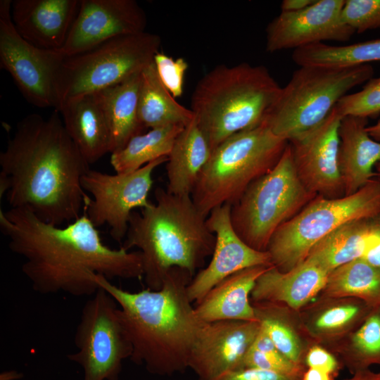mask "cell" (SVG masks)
<instances>
[{
	"instance_id": "obj_31",
	"label": "cell",
	"mask_w": 380,
	"mask_h": 380,
	"mask_svg": "<svg viewBox=\"0 0 380 380\" xmlns=\"http://www.w3.org/2000/svg\"><path fill=\"white\" fill-rule=\"evenodd\" d=\"M184 127L168 125L135 135L122 149L110 153V165L116 173H128L160 158L168 157Z\"/></svg>"
},
{
	"instance_id": "obj_33",
	"label": "cell",
	"mask_w": 380,
	"mask_h": 380,
	"mask_svg": "<svg viewBox=\"0 0 380 380\" xmlns=\"http://www.w3.org/2000/svg\"><path fill=\"white\" fill-rule=\"evenodd\" d=\"M353 374L380 366V308H374L362 323L331 348Z\"/></svg>"
},
{
	"instance_id": "obj_21",
	"label": "cell",
	"mask_w": 380,
	"mask_h": 380,
	"mask_svg": "<svg viewBox=\"0 0 380 380\" xmlns=\"http://www.w3.org/2000/svg\"><path fill=\"white\" fill-rule=\"evenodd\" d=\"M329 274L308 260L287 272H281L273 265L258 279L251 300L281 303L300 311L319 295Z\"/></svg>"
},
{
	"instance_id": "obj_9",
	"label": "cell",
	"mask_w": 380,
	"mask_h": 380,
	"mask_svg": "<svg viewBox=\"0 0 380 380\" xmlns=\"http://www.w3.org/2000/svg\"><path fill=\"white\" fill-rule=\"evenodd\" d=\"M316 196L300 180L288 142L277 165L253 181L232 205V227L247 245L266 251L274 233Z\"/></svg>"
},
{
	"instance_id": "obj_4",
	"label": "cell",
	"mask_w": 380,
	"mask_h": 380,
	"mask_svg": "<svg viewBox=\"0 0 380 380\" xmlns=\"http://www.w3.org/2000/svg\"><path fill=\"white\" fill-rule=\"evenodd\" d=\"M156 203L133 211L122 248L141 253L147 288L160 289L173 267L194 277L212 256L215 236L195 205L191 196H177L158 187Z\"/></svg>"
},
{
	"instance_id": "obj_36",
	"label": "cell",
	"mask_w": 380,
	"mask_h": 380,
	"mask_svg": "<svg viewBox=\"0 0 380 380\" xmlns=\"http://www.w3.org/2000/svg\"><path fill=\"white\" fill-rule=\"evenodd\" d=\"M341 20L355 32L380 27V0H345Z\"/></svg>"
},
{
	"instance_id": "obj_41",
	"label": "cell",
	"mask_w": 380,
	"mask_h": 380,
	"mask_svg": "<svg viewBox=\"0 0 380 380\" xmlns=\"http://www.w3.org/2000/svg\"><path fill=\"white\" fill-rule=\"evenodd\" d=\"M316 0H284L281 4V11L291 12L303 10L315 2Z\"/></svg>"
},
{
	"instance_id": "obj_8",
	"label": "cell",
	"mask_w": 380,
	"mask_h": 380,
	"mask_svg": "<svg viewBox=\"0 0 380 380\" xmlns=\"http://www.w3.org/2000/svg\"><path fill=\"white\" fill-rule=\"evenodd\" d=\"M380 215V179L373 178L353 194L316 196L272 235L267 251L272 265L287 272L303 262L312 247L341 226Z\"/></svg>"
},
{
	"instance_id": "obj_28",
	"label": "cell",
	"mask_w": 380,
	"mask_h": 380,
	"mask_svg": "<svg viewBox=\"0 0 380 380\" xmlns=\"http://www.w3.org/2000/svg\"><path fill=\"white\" fill-rule=\"evenodd\" d=\"M191 109L179 104L160 81L153 61L141 72L139 118L144 129L186 126L194 119Z\"/></svg>"
},
{
	"instance_id": "obj_32",
	"label": "cell",
	"mask_w": 380,
	"mask_h": 380,
	"mask_svg": "<svg viewBox=\"0 0 380 380\" xmlns=\"http://www.w3.org/2000/svg\"><path fill=\"white\" fill-rule=\"evenodd\" d=\"M293 61L299 66L346 67L380 61V39L348 45L312 44L293 51Z\"/></svg>"
},
{
	"instance_id": "obj_6",
	"label": "cell",
	"mask_w": 380,
	"mask_h": 380,
	"mask_svg": "<svg viewBox=\"0 0 380 380\" xmlns=\"http://www.w3.org/2000/svg\"><path fill=\"white\" fill-rule=\"evenodd\" d=\"M287 145L265 122L222 142L212 151L191 194L199 212L207 218L215 208L233 205L253 181L277 165Z\"/></svg>"
},
{
	"instance_id": "obj_42",
	"label": "cell",
	"mask_w": 380,
	"mask_h": 380,
	"mask_svg": "<svg viewBox=\"0 0 380 380\" xmlns=\"http://www.w3.org/2000/svg\"><path fill=\"white\" fill-rule=\"evenodd\" d=\"M333 375L313 368H307L302 376V380H332Z\"/></svg>"
},
{
	"instance_id": "obj_38",
	"label": "cell",
	"mask_w": 380,
	"mask_h": 380,
	"mask_svg": "<svg viewBox=\"0 0 380 380\" xmlns=\"http://www.w3.org/2000/svg\"><path fill=\"white\" fill-rule=\"evenodd\" d=\"M305 365L307 368L319 369L334 376L338 371L340 362L325 347L312 344L306 353Z\"/></svg>"
},
{
	"instance_id": "obj_46",
	"label": "cell",
	"mask_w": 380,
	"mask_h": 380,
	"mask_svg": "<svg viewBox=\"0 0 380 380\" xmlns=\"http://www.w3.org/2000/svg\"><path fill=\"white\" fill-rule=\"evenodd\" d=\"M375 167H376V172H375V175H377V176H379V177H380V162H379V163L376 165Z\"/></svg>"
},
{
	"instance_id": "obj_27",
	"label": "cell",
	"mask_w": 380,
	"mask_h": 380,
	"mask_svg": "<svg viewBox=\"0 0 380 380\" xmlns=\"http://www.w3.org/2000/svg\"><path fill=\"white\" fill-rule=\"evenodd\" d=\"M258 322L279 351L295 365L307 368L305 357L314 343L305 335L298 311L270 301H251Z\"/></svg>"
},
{
	"instance_id": "obj_12",
	"label": "cell",
	"mask_w": 380,
	"mask_h": 380,
	"mask_svg": "<svg viewBox=\"0 0 380 380\" xmlns=\"http://www.w3.org/2000/svg\"><path fill=\"white\" fill-rule=\"evenodd\" d=\"M11 0L0 1V66L24 98L39 108L57 109L58 74L65 56L60 51L37 47L22 37L11 18Z\"/></svg>"
},
{
	"instance_id": "obj_5",
	"label": "cell",
	"mask_w": 380,
	"mask_h": 380,
	"mask_svg": "<svg viewBox=\"0 0 380 380\" xmlns=\"http://www.w3.org/2000/svg\"><path fill=\"white\" fill-rule=\"evenodd\" d=\"M281 88L264 65H219L205 75L191 110L212 151L234 134L262 125Z\"/></svg>"
},
{
	"instance_id": "obj_24",
	"label": "cell",
	"mask_w": 380,
	"mask_h": 380,
	"mask_svg": "<svg viewBox=\"0 0 380 380\" xmlns=\"http://www.w3.org/2000/svg\"><path fill=\"white\" fill-rule=\"evenodd\" d=\"M64 127L89 165L110 153V131L98 94L83 96L58 110Z\"/></svg>"
},
{
	"instance_id": "obj_17",
	"label": "cell",
	"mask_w": 380,
	"mask_h": 380,
	"mask_svg": "<svg viewBox=\"0 0 380 380\" xmlns=\"http://www.w3.org/2000/svg\"><path fill=\"white\" fill-rule=\"evenodd\" d=\"M231 209V205H222L206 218L208 227L215 236V245L209 264L199 270L188 286L192 303L199 302L216 284L237 272L255 266H273L267 251L251 248L235 232Z\"/></svg>"
},
{
	"instance_id": "obj_40",
	"label": "cell",
	"mask_w": 380,
	"mask_h": 380,
	"mask_svg": "<svg viewBox=\"0 0 380 380\" xmlns=\"http://www.w3.org/2000/svg\"><path fill=\"white\" fill-rule=\"evenodd\" d=\"M362 259L380 270V215L374 219L372 233Z\"/></svg>"
},
{
	"instance_id": "obj_29",
	"label": "cell",
	"mask_w": 380,
	"mask_h": 380,
	"mask_svg": "<svg viewBox=\"0 0 380 380\" xmlns=\"http://www.w3.org/2000/svg\"><path fill=\"white\" fill-rule=\"evenodd\" d=\"M374 217L354 220L341 226L316 243L305 260L330 273L343 265L362 258Z\"/></svg>"
},
{
	"instance_id": "obj_7",
	"label": "cell",
	"mask_w": 380,
	"mask_h": 380,
	"mask_svg": "<svg viewBox=\"0 0 380 380\" xmlns=\"http://www.w3.org/2000/svg\"><path fill=\"white\" fill-rule=\"evenodd\" d=\"M373 75L371 64L299 66L281 88L265 123L274 134L289 141L318 126L340 99Z\"/></svg>"
},
{
	"instance_id": "obj_23",
	"label": "cell",
	"mask_w": 380,
	"mask_h": 380,
	"mask_svg": "<svg viewBox=\"0 0 380 380\" xmlns=\"http://www.w3.org/2000/svg\"><path fill=\"white\" fill-rule=\"evenodd\" d=\"M270 267L246 268L219 282L196 303L194 309L198 317L203 322L258 321L251 294L258 279Z\"/></svg>"
},
{
	"instance_id": "obj_39",
	"label": "cell",
	"mask_w": 380,
	"mask_h": 380,
	"mask_svg": "<svg viewBox=\"0 0 380 380\" xmlns=\"http://www.w3.org/2000/svg\"><path fill=\"white\" fill-rule=\"evenodd\" d=\"M302 376L286 375L259 369L243 368L226 372L212 380H302Z\"/></svg>"
},
{
	"instance_id": "obj_30",
	"label": "cell",
	"mask_w": 380,
	"mask_h": 380,
	"mask_svg": "<svg viewBox=\"0 0 380 380\" xmlns=\"http://www.w3.org/2000/svg\"><path fill=\"white\" fill-rule=\"evenodd\" d=\"M321 297L355 298L380 308V270L362 258L343 265L328 275Z\"/></svg>"
},
{
	"instance_id": "obj_34",
	"label": "cell",
	"mask_w": 380,
	"mask_h": 380,
	"mask_svg": "<svg viewBox=\"0 0 380 380\" xmlns=\"http://www.w3.org/2000/svg\"><path fill=\"white\" fill-rule=\"evenodd\" d=\"M243 368L259 369L300 376L306 370V368L295 365L284 356L261 327L245 357Z\"/></svg>"
},
{
	"instance_id": "obj_26",
	"label": "cell",
	"mask_w": 380,
	"mask_h": 380,
	"mask_svg": "<svg viewBox=\"0 0 380 380\" xmlns=\"http://www.w3.org/2000/svg\"><path fill=\"white\" fill-rule=\"evenodd\" d=\"M141 72L96 93L108 124L110 153L122 149L131 138L144 130L139 118Z\"/></svg>"
},
{
	"instance_id": "obj_10",
	"label": "cell",
	"mask_w": 380,
	"mask_h": 380,
	"mask_svg": "<svg viewBox=\"0 0 380 380\" xmlns=\"http://www.w3.org/2000/svg\"><path fill=\"white\" fill-rule=\"evenodd\" d=\"M159 35L143 32L111 39L87 51L65 57L56 91L58 106L117 85L141 72L159 52Z\"/></svg>"
},
{
	"instance_id": "obj_1",
	"label": "cell",
	"mask_w": 380,
	"mask_h": 380,
	"mask_svg": "<svg viewBox=\"0 0 380 380\" xmlns=\"http://www.w3.org/2000/svg\"><path fill=\"white\" fill-rule=\"evenodd\" d=\"M0 230L10 250L25 260L22 272L41 294L92 296L100 288L95 275L109 280L144 277L141 253L105 245L84 214L61 227L27 208L1 210Z\"/></svg>"
},
{
	"instance_id": "obj_20",
	"label": "cell",
	"mask_w": 380,
	"mask_h": 380,
	"mask_svg": "<svg viewBox=\"0 0 380 380\" xmlns=\"http://www.w3.org/2000/svg\"><path fill=\"white\" fill-rule=\"evenodd\" d=\"M373 308L355 298L317 296L298 311L302 328L312 343L333 348L355 330Z\"/></svg>"
},
{
	"instance_id": "obj_15",
	"label": "cell",
	"mask_w": 380,
	"mask_h": 380,
	"mask_svg": "<svg viewBox=\"0 0 380 380\" xmlns=\"http://www.w3.org/2000/svg\"><path fill=\"white\" fill-rule=\"evenodd\" d=\"M146 16L134 0H80L63 46L65 57L87 51L115 37L145 32Z\"/></svg>"
},
{
	"instance_id": "obj_19",
	"label": "cell",
	"mask_w": 380,
	"mask_h": 380,
	"mask_svg": "<svg viewBox=\"0 0 380 380\" xmlns=\"http://www.w3.org/2000/svg\"><path fill=\"white\" fill-rule=\"evenodd\" d=\"M80 0H14L11 18L19 34L33 45L59 51L77 13Z\"/></svg>"
},
{
	"instance_id": "obj_37",
	"label": "cell",
	"mask_w": 380,
	"mask_h": 380,
	"mask_svg": "<svg viewBox=\"0 0 380 380\" xmlns=\"http://www.w3.org/2000/svg\"><path fill=\"white\" fill-rule=\"evenodd\" d=\"M158 75L174 98L183 94L184 80L188 63L183 58H173L158 52L153 58Z\"/></svg>"
},
{
	"instance_id": "obj_25",
	"label": "cell",
	"mask_w": 380,
	"mask_h": 380,
	"mask_svg": "<svg viewBox=\"0 0 380 380\" xmlns=\"http://www.w3.org/2000/svg\"><path fill=\"white\" fill-rule=\"evenodd\" d=\"M211 153L209 142L194 117L177 137L168 156L166 190L177 196H191Z\"/></svg>"
},
{
	"instance_id": "obj_11",
	"label": "cell",
	"mask_w": 380,
	"mask_h": 380,
	"mask_svg": "<svg viewBox=\"0 0 380 380\" xmlns=\"http://www.w3.org/2000/svg\"><path fill=\"white\" fill-rule=\"evenodd\" d=\"M74 343L77 350L67 357L82 367L84 380H119L132 348L117 303L101 287L82 309Z\"/></svg>"
},
{
	"instance_id": "obj_13",
	"label": "cell",
	"mask_w": 380,
	"mask_h": 380,
	"mask_svg": "<svg viewBox=\"0 0 380 380\" xmlns=\"http://www.w3.org/2000/svg\"><path fill=\"white\" fill-rule=\"evenodd\" d=\"M167 160V156L160 158L128 173L109 175L89 169L81 179L82 189L92 196L84 214L96 227L107 224L111 237L120 243L126 236L132 212L152 204L148 196L153 172Z\"/></svg>"
},
{
	"instance_id": "obj_22",
	"label": "cell",
	"mask_w": 380,
	"mask_h": 380,
	"mask_svg": "<svg viewBox=\"0 0 380 380\" xmlns=\"http://www.w3.org/2000/svg\"><path fill=\"white\" fill-rule=\"evenodd\" d=\"M368 118H342L339 129L338 167L345 196L353 194L376 175L373 168L380 162V141L367 131Z\"/></svg>"
},
{
	"instance_id": "obj_2",
	"label": "cell",
	"mask_w": 380,
	"mask_h": 380,
	"mask_svg": "<svg viewBox=\"0 0 380 380\" xmlns=\"http://www.w3.org/2000/svg\"><path fill=\"white\" fill-rule=\"evenodd\" d=\"M89 166L58 110L48 118L29 114L0 153L1 197L6 194L11 208H29L46 223L68 224L91 200L81 185Z\"/></svg>"
},
{
	"instance_id": "obj_45",
	"label": "cell",
	"mask_w": 380,
	"mask_h": 380,
	"mask_svg": "<svg viewBox=\"0 0 380 380\" xmlns=\"http://www.w3.org/2000/svg\"><path fill=\"white\" fill-rule=\"evenodd\" d=\"M22 376V374L15 370L4 371L1 373L0 380H17Z\"/></svg>"
},
{
	"instance_id": "obj_44",
	"label": "cell",
	"mask_w": 380,
	"mask_h": 380,
	"mask_svg": "<svg viewBox=\"0 0 380 380\" xmlns=\"http://www.w3.org/2000/svg\"><path fill=\"white\" fill-rule=\"evenodd\" d=\"M367 131L372 139L380 141V119L374 125L367 126Z\"/></svg>"
},
{
	"instance_id": "obj_3",
	"label": "cell",
	"mask_w": 380,
	"mask_h": 380,
	"mask_svg": "<svg viewBox=\"0 0 380 380\" xmlns=\"http://www.w3.org/2000/svg\"><path fill=\"white\" fill-rule=\"evenodd\" d=\"M192 278L186 270L173 267L160 289L132 292L102 275L94 277L118 305L132 348L130 360L151 374L172 376L189 368L191 350L205 323L188 295Z\"/></svg>"
},
{
	"instance_id": "obj_18",
	"label": "cell",
	"mask_w": 380,
	"mask_h": 380,
	"mask_svg": "<svg viewBox=\"0 0 380 380\" xmlns=\"http://www.w3.org/2000/svg\"><path fill=\"white\" fill-rule=\"evenodd\" d=\"M260 329L258 321L205 322L191 350L189 368L199 380L243 369L245 357Z\"/></svg>"
},
{
	"instance_id": "obj_14",
	"label": "cell",
	"mask_w": 380,
	"mask_h": 380,
	"mask_svg": "<svg viewBox=\"0 0 380 380\" xmlns=\"http://www.w3.org/2000/svg\"><path fill=\"white\" fill-rule=\"evenodd\" d=\"M342 118L335 106L318 126L288 141L302 184L309 191L328 198L345 196L338 162Z\"/></svg>"
},
{
	"instance_id": "obj_43",
	"label": "cell",
	"mask_w": 380,
	"mask_h": 380,
	"mask_svg": "<svg viewBox=\"0 0 380 380\" xmlns=\"http://www.w3.org/2000/svg\"><path fill=\"white\" fill-rule=\"evenodd\" d=\"M344 380H380V372H375L369 369L353 373V376Z\"/></svg>"
},
{
	"instance_id": "obj_35",
	"label": "cell",
	"mask_w": 380,
	"mask_h": 380,
	"mask_svg": "<svg viewBox=\"0 0 380 380\" xmlns=\"http://www.w3.org/2000/svg\"><path fill=\"white\" fill-rule=\"evenodd\" d=\"M336 108L343 117L377 116L380 114V75L369 80L360 91L344 96Z\"/></svg>"
},
{
	"instance_id": "obj_16",
	"label": "cell",
	"mask_w": 380,
	"mask_h": 380,
	"mask_svg": "<svg viewBox=\"0 0 380 380\" xmlns=\"http://www.w3.org/2000/svg\"><path fill=\"white\" fill-rule=\"evenodd\" d=\"M345 0H316L298 11H281L266 28V50L297 49L324 41L348 42L355 33L341 20Z\"/></svg>"
}]
</instances>
